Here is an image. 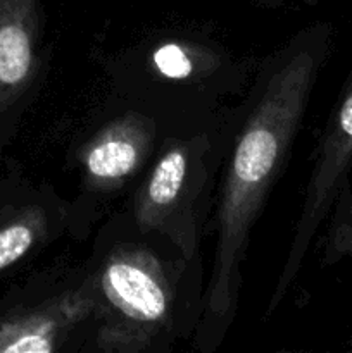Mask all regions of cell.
I'll return each instance as SVG.
<instances>
[{
    "label": "cell",
    "mask_w": 352,
    "mask_h": 353,
    "mask_svg": "<svg viewBox=\"0 0 352 353\" xmlns=\"http://www.w3.org/2000/svg\"><path fill=\"white\" fill-rule=\"evenodd\" d=\"M152 133L138 119H121L97 134L83 155L93 188H117L137 171L150 152Z\"/></svg>",
    "instance_id": "cell-6"
},
{
    "label": "cell",
    "mask_w": 352,
    "mask_h": 353,
    "mask_svg": "<svg viewBox=\"0 0 352 353\" xmlns=\"http://www.w3.org/2000/svg\"><path fill=\"white\" fill-rule=\"evenodd\" d=\"M323 34L297 37L268 65L254 105L235 141L217 209V238L206 293V323L221 326L235 312L240 264L252 226L286 164L324 54Z\"/></svg>",
    "instance_id": "cell-1"
},
{
    "label": "cell",
    "mask_w": 352,
    "mask_h": 353,
    "mask_svg": "<svg viewBox=\"0 0 352 353\" xmlns=\"http://www.w3.org/2000/svg\"><path fill=\"white\" fill-rule=\"evenodd\" d=\"M351 217H352V209H351Z\"/></svg>",
    "instance_id": "cell-9"
},
{
    "label": "cell",
    "mask_w": 352,
    "mask_h": 353,
    "mask_svg": "<svg viewBox=\"0 0 352 353\" xmlns=\"http://www.w3.org/2000/svg\"><path fill=\"white\" fill-rule=\"evenodd\" d=\"M204 147L199 141H173L145 179L135 202V224L141 233L171 240L185 259L195 254L192 202L200 190Z\"/></svg>",
    "instance_id": "cell-3"
},
{
    "label": "cell",
    "mask_w": 352,
    "mask_h": 353,
    "mask_svg": "<svg viewBox=\"0 0 352 353\" xmlns=\"http://www.w3.org/2000/svg\"><path fill=\"white\" fill-rule=\"evenodd\" d=\"M95 286L86 281L81 288L45 303L40 310L0 327V352L48 353L61 350L72 331L95 316Z\"/></svg>",
    "instance_id": "cell-5"
},
{
    "label": "cell",
    "mask_w": 352,
    "mask_h": 353,
    "mask_svg": "<svg viewBox=\"0 0 352 353\" xmlns=\"http://www.w3.org/2000/svg\"><path fill=\"white\" fill-rule=\"evenodd\" d=\"M100 348L144 350L176 324V286L169 265L145 245H116L93 276Z\"/></svg>",
    "instance_id": "cell-2"
},
{
    "label": "cell",
    "mask_w": 352,
    "mask_h": 353,
    "mask_svg": "<svg viewBox=\"0 0 352 353\" xmlns=\"http://www.w3.org/2000/svg\"><path fill=\"white\" fill-rule=\"evenodd\" d=\"M352 164V81L345 90L337 110L328 123L324 137L320 143L316 164L307 183L306 199L295 228L292 248L278 279L275 293L269 302L268 312L282 302L283 295L302 265L311 240L316 234L321 221L328 214L338 188L342 186L349 165Z\"/></svg>",
    "instance_id": "cell-4"
},
{
    "label": "cell",
    "mask_w": 352,
    "mask_h": 353,
    "mask_svg": "<svg viewBox=\"0 0 352 353\" xmlns=\"http://www.w3.org/2000/svg\"><path fill=\"white\" fill-rule=\"evenodd\" d=\"M43 230L45 221L41 214H33L30 219L17 221L0 230V271L24 257Z\"/></svg>",
    "instance_id": "cell-7"
},
{
    "label": "cell",
    "mask_w": 352,
    "mask_h": 353,
    "mask_svg": "<svg viewBox=\"0 0 352 353\" xmlns=\"http://www.w3.org/2000/svg\"><path fill=\"white\" fill-rule=\"evenodd\" d=\"M154 62L159 71L168 78H188L193 71V62L188 52L176 43L162 45L154 54Z\"/></svg>",
    "instance_id": "cell-8"
}]
</instances>
